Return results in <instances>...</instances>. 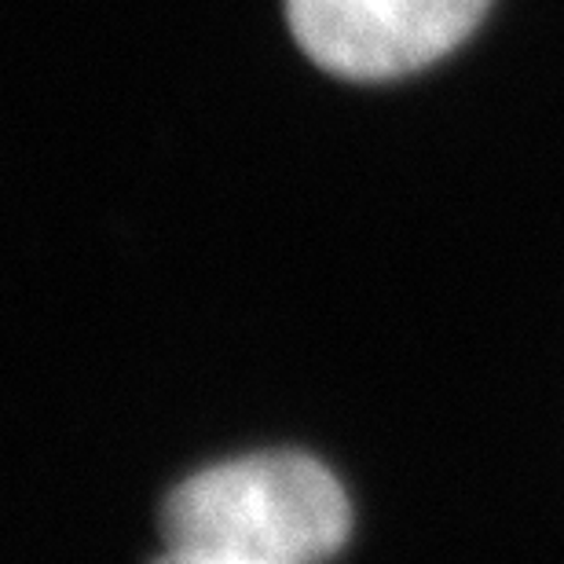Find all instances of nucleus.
<instances>
[{
    "label": "nucleus",
    "instance_id": "nucleus-1",
    "mask_svg": "<svg viewBox=\"0 0 564 564\" xmlns=\"http://www.w3.org/2000/svg\"><path fill=\"white\" fill-rule=\"evenodd\" d=\"M165 557L184 564H304L352 532L337 477L304 455H253L206 469L169 495Z\"/></svg>",
    "mask_w": 564,
    "mask_h": 564
},
{
    "label": "nucleus",
    "instance_id": "nucleus-2",
    "mask_svg": "<svg viewBox=\"0 0 564 564\" xmlns=\"http://www.w3.org/2000/svg\"><path fill=\"white\" fill-rule=\"evenodd\" d=\"M491 0H286L301 52L345 82H389L455 52Z\"/></svg>",
    "mask_w": 564,
    "mask_h": 564
}]
</instances>
